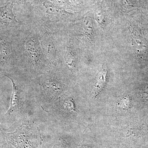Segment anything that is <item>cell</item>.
<instances>
[{"mask_svg":"<svg viewBox=\"0 0 148 148\" xmlns=\"http://www.w3.org/2000/svg\"><path fill=\"white\" fill-rule=\"evenodd\" d=\"M15 42L17 65L29 76L35 78L53 67L43 50L37 25L24 22L17 29Z\"/></svg>","mask_w":148,"mask_h":148,"instance_id":"cell-1","label":"cell"},{"mask_svg":"<svg viewBox=\"0 0 148 148\" xmlns=\"http://www.w3.org/2000/svg\"><path fill=\"white\" fill-rule=\"evenodd\" d=\"M57 72V68L53 67L35 78L45 98L52 102H56L64 90V85Z\"/></svg>","mask_w":148,"mask_h":148,"instance_id":"cell-2","label":"cell"},{"mask_svg":"<svg viewBox=\"0 0 148 148\" xmlns=\"http://www.w3.org/2000/svg\"><path fill=\"white\" fill-rule=\"evenodd\" d=\"M41 43L45 54L51 66L56 67L58 63V43L55 35L42 27H38Z\"/></svg>","mask_w":148,"mask_h":148,"instance_id":"cell-3","label":"cell"},{"mask_svg":"<svg viewBox=\"0 0 148 148\" xmlns=\"http://www.w3.org/2000/svg\"><path fill=\"white\" fill-rule=\"evenodd\" d=\"M11 81L13 86V90L8 110L4 114L5 119L8 122H13L19 114L21 110V89L18 81L11 74L5 75Z\"/></svg>","mask_w":148,"mask_h":148,"instance_id":"cell-4","label":"cell"},{"mask_svg":"<svg viewBox=\"0 0 148 148\" xmlns=\"http://www.w3.org/2000/svg\"><path fill=\"white\" fill-rule=\"evenodd\" d=\"M107 70L105 69H101L98 72L96 77V81L94 86L93 93L95 96H97L105 86L107 77Z\"/></svg>","mask_w":148,"mask_h":148,"instance_id":"cell-5","label":"cell"},{"mask_svg":"<svg viewBox=\"0 0 148 148\" xmlns=\"http://www.w3.org/2000/svg\"><path fill=\"white\" fill-rule=\"evenodd\" d=\"M62 55L65 64L69 68L72 69L75 61L76 57L74 54L73 50L69 45L64 47Z\"/></svg>","mask_w":148,"mask_h":148,"instance_id":"cell-6","label":"cell"},{"mask_svg":"<svg viewBox=\"0 0 148 148\" xmlns=\"http://www.w3.org/2000/svg\"><path fill=\"white\" fill-rule=\"evenodd\" d=\"M82 28L85 34L89 38H92L93 32V22L90 17L84 18L82 22Z\"/></svg>","mask_w":148,"mask_h":148,"instance_id":"cell-7","label":"cell"},{"mask_svg":"<svg viewBox=\"0 0 148 148\" xmlns=\"http://www.w3.org/2000/svg\"><path fill=\"white\" fill-rule=\"evenodd\" d=\"M60 105L62 106V108L67 111L70 112H75V107L73 100L71 99H65L64 100H60Z\"/></svg>","mask_w":148,"mask_h":148,"instance_id":"cell-8","label":"cell"},{"mask_svg":"<svg viewBox=\"0 0 148 148\" xmlns=\"http://www.w3.org/2000/svg\"><path fill=\"white\" fill-rule=\"evenodd\" d=\"M2 124L1 123V121H0V131H1V130H2Z\"/></svg>","mask_w":148,"mask_h":148,"instance_id":"cell-9","label":"cell"}]
</instances>
